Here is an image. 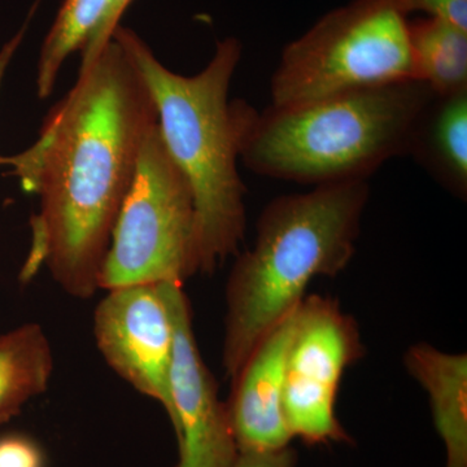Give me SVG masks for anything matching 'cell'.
Wrapping results in <instances>:
<instances>
[{"instance_id":"cell-16","label":"cell","mask_w":467,"mask_h":467,"mask_svg":"<svg viewBox=\"0 0 467 467\" xmlns=\"http://www.w3.org/2000/svg\"><path fill=\"white\" fill-rule=\"evenodd\" d=\"M133 2L134 0H107L103 16H101L95 29L92 30L84 47L81 48L79 73L88 69L95 63V60L100 57L107 45L112 41L113 33H115L117 26H121L119 21L124 16L126 9L130 7Z\"/></svg>"},{"instance_id":"cell-3","label":"cell","mask_w":467,"mask_h":467,"mask_svg":"<svg viewBox=\"0 0 467 467\" xmlns=\"http://www.w3.org/2000/svg\"><path fill=\"white\" fill-rule=\"evenodd\" d=\"M368 181L321 184L264 208L256 241L239 252L226 285L223 368L234 379L261 340L296 310L317 276L339 275L355 256Z\"/></svg>"},{"instance_id":"cell-7","label":"cell","mask_w":467,"mask_h":467,"mask_svg":"<svg viewBox=\"0 0 467 467\" xmlns=\"http://www.w3.org/2000/svg\"><path fill=\"white\" fill-rule=\"evenodd\" d=\"M364 355L358 322L339 301L304 297L285 359L284 414L292 438L308 445L352 441L335 407L343 374Z\"/></svg>"},{"instance_id":"cell-8","label":"cell","mask_w":467,"mask_h":467,"mask_svg":"<svg viewBox=\"0 0 467 467\" xmlns=\"http://www.w3.org/2000/svg\"><path fill=\"white\" fill-rule=\"evenodd\" d=\"M98 349L113 371L135 391L160 402L171 426L174 327L162 284L107 290L94 313Z\"/></svg>"},{"instance_id":"cell-18","label":"cell","mask_w":467,"mask_h":467,"mask_svg":"<svg viewBox=\"0 0 467 467\" xmlns=\"http://www.w3.org/2000/svg\"><path fill=\"white\" fill-rule=\"evenodd\" d=\"M411 12L441 17L467 30V0H408Z\"/></svg>"},{"instance_id":"cell-2","label":"cell","mask_w":467,"mask_h":467,"mask_svg":"<svg viewBox=\"0 0 467 467\" xmlns=\"http://www.w3.org/2000/svg\"><path fill=\"white\" fill-rule=\"evenodd\" d=\"M112 39L142 77L165 146L192 186L199 273L212 275L218 264L241 252L247 227L238 160L256 109L229 99L242 43L234 36L218 41L208 66L186 77L168 69L130 27L117 26Z\"/></svg>"},{"instance_id":"cell-6","label":"cell","mask_w":467,"mask_h":467,"mask_svg":"<svg viewBox=\"0 0 467 467\" xmlns=\"http://www.w3.org/2000/svg\"><path fill=\"white\" fill-rule=\"evenodd\" d=\"M199 273L195 199L159 125L144 138L103 269L100 290L181 284Z\"/></svg>"},{"instance_id":"cell-9","label":"cell","mask_w":467,"mask_h":467,"mask_svg":"<svg viewBox=\"0 0 467 467\" xmlns=\"http://www.w3.org/2000/svg\"><path fill=\"white\" fill-rule=\"evenodd\" d=\"M174 327L171 396L180 448L177 467H232L239 451L226 402L199 350L183 285L162 284Z\"/></svg>"},{"instance_id":"cell-10","label":"cell","mask_w":467,"mask_h":467,"mask_svg":"<svg viewBox=\"0 0 467 467\" xmlns=\"http://www.w3.org/2000/svg\"><path fill=\"white\" fill-rule=\"evenodd\" d=\"M296 310L261 340L232 380L226 405L239 451L281 450L294 439L285 420L284 389Z\"/></svg>"},{"instance_id":"cell-4","label":"cell","mask_w":467,"mask_h":467,"mask_svg":"<svg viewBox=\"0 0 467 467\" xmlns=\"http://www.w3.org/2000/svg\"><path fill=\"white\" fill-rule=\"evenodd\" d=\"M420 79L269 106L254 112L241 160L261 175L321 184L368 181L384 162L408 155L418 119L434 99Z\"/></svg>"},{"instance_id":"cell-11","label":"cell","mask_w":467,"mask_h":467,"mask_svg":"<svg viewBox=\"0 0 467 467\" xmlns=\"http://www.w3.org/2000/svg\"><path fill=\"white\" fill-rule=\"evenodd\" d=\"M409 376L430 399L436 431L444 442L445 467H467V355L448 353L429 343L409 347Z\"/></svg>"},{"instance_id":"cell-5","label":"cell","mask_w":467,"mask_h":467,"mask_svg":"<svg viewBox=\"0 0 467 467\" xmlns=\"http://www.w3.org/2000/svg\"><path fill=\"white\" fill-rule=\"evenodd\" d=\"M408 0H350L285 46L270 84L284 107L414 78Z\"/></svg>"},{"instance_id":"cell-17","label":"cell","mask_w":467,"mask_h":467,"mask_svg":"<svg viewBox=\"0 0 467 467\" xmlns=\"http://www.w3.org/2000/svg\"><path fill=\"white\" fill-rule=\"evenodd\" d=\"M0 467H43L41 448L26 436L0 439Z\"/></svg>"},{"instance_id":"cell-1","label":"cell","mask_w":467,"mask_h":467,"mask_svg":"<svg viewBox=\"0 0 467 467\" xmlns=\"http://www.w3.org/2000/svg\"><path fill=\"white\" fill-rule=\"evenodd\" d=\"M158 112L149 88L112 39L52 109L24 152L0 156L24 192L39 196L21 282L42 265L70 296L88 299L99 281L117 217Z\"/></svg>"},{"instance_id":"cell-15","label":"cell","mask_w":467,"mask_h":467,"mask_svg":"<svg viewBox=\"0 0 467 467\" xmlns=\"http://www.w3.org/2000/svg\"><path fill=\"white\" fill-rule=\"evenodd\" d=\"M106 5L107 0H64L39 55L36 94L41 99L52 94L67 58L84 47Z\"/></svg>"},{"instance_id":"cell-20","label":"cell","mask_w":467,"mask_h":467,"mask_svg":"<svg viewBox=\"0 0 467 467\" xmlns=\"http://www.w3.org/2000/svg\"><path fill=\"white\" fill-rule=\"evenodd\" d=\"M39 3H41V0H36L33 7L30 8L29 14H27L26 21H24L23 26L17 30V33L15 34V36L3 46L2 50H0V86H2L3 78H5V72H7V67L9 64H11L12 58H14L15 54H16L21 43L24 42V38H26L27 29H29L34 15H36V9H38Z\"/></svg>"},{"instance_id":"cell-14","label":"cell","mask_w":467,"mask_h":467,"mask_svg":"<svg viewBox=\"0 0 467 467\" xmlns=\"http://www.w3.org/2000/svg\"><path fill=\"white\" fill-rule=\"evenodd\" d=\"M414 78L436 97L467 90V30L441 17L409 23Z\"/></svg>"},{"instance_id":"cell-19","label":"cell","mask_w":467,"mask_h":467,"mask_svg":"<svg viewBox=\"0 0 467 467\" xmlns=\"http://www.w3.org/2000/svg\"><path fill=\"white\" fill-rule=\"evenodd\" d=\"M297 451L287 447L276 451H239L232 467H296Z\"/></svg>"},{"instance_id":"cell-12","label":"cell","mask_w":467,"mask_h":467,"mask_svg":"<svg viewBox=\"0 0 467 467\" xmlns=\"http://www.w3.org/2000/svg\"><path fill=\"white\" fill-rule=\"evenodd\" d=\"M408 155L447 192L467 196V90L434 97L418 119Z\"/></svg>"},{"instance_id":"cell-13","label":"cell","mask_w":467,"mask_h":467,"mask_svg":"<svg viewBox=\"0 0 467 467\" xmlns=\"http://www.w3.org/2000/svg\"><path fill=\"white\" fill-rule=\"evenodd\" d=\"M54 365L50 340L38 324L0 334V423L47 391Z\"/></svg>"}]
</instances>
